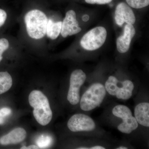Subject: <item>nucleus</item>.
<instances>
[{"label": "nucleus", "instance_id": "nucleus-1", "mask_svg": "<svg viewBox=\"0 0 149 149\" xmlns=\"http://www.w3.org/2000/svg\"><path fill=\"white\" fill-rule=\"evenodd\" d=\"M28 100L34 109L33 115L37 122L43 126L49 124L53 113L47 97L41 91L35 90L29 94Z\"/></svg>", "mask_w": 149, "mask_h": 149}, {"label": "nucleus", "instance_id": "nucleus-2", "mask_svg": "<svg viewBox=\"0 0 149 149\" xmlns=\"http://www.w3.org/2000/svg\"><path fill=\"white\" fill-rule=\"evenodd\" d=\"M48 19L45 13L39 9H33L26 13L24 21L28 36L35 40H40L47 33Z\"/></svg>", "mask_w": 149, "mask_h": 149}, {"label": "nucleus", "instance_id": "nucleus-3", "mask_svg": "<svg viewBox=\"0 0 149 149\" xmlns=\"http://www.w3.org/2000/svg\"><path fill=\"white\" fill-rule=\"evenodd\" d=\"M108 32L105 27L97 26L92 28L83 35L80 45L84 50L92 52L101 48L106 42Z\"/></svg>", "mask_w": 149, "mask_h": 149}, {"label": "nucleus", "instance_id": "nucleus-4", "mask_svg": "<svg viewBox=\"0 0 149 149\" xmlns=\"http://www.w3.org/2000/svg\"><path fill=\"white\" fill-rule=\"evenodd\" d=\"M106 90L102 84L96 83L91 85L84 93L80 101L81 109L90 111L99 106L103 101Z\"/></svg>", "mask_w": 149, "mask_h": 149}, {"label": "nucleus", "instance_id": "nucleus-5", "mask_svg": "<svg viewBox=\"0 0 149 149\" xmlns=\"http://www.w3.org/2000/svg\"><path fill=\"white\" fill-rule=\"evenodd\" d=\"M118 81L114 76H109L105 85L106 91L111 95L116 96L118 99L128 100L132 95L134 84L130 80H125L122 82V86L119 87Z\"/></svg>", "mask_w": 149, "mask_h": 149}, {"label": "nucleus", "instance_id": "nucleus-6", "mask_svg": "<svg viewBox=\"0 0 149 149\" xmlns=\"http://www.w3.org/2000/svg\"><path fill=\"white\" fill-rule=\"evenodd\" d=\"M112 113L115 116L121 118L123 121L117 127L120 132L130 134L139 126L136 118L132 116L131 110L128 107L118 105L113 108Z\"/></svg>", "mask_w": 149, "mask_h": 149}, {"label": "nucleus", "instance_id": "nucleus-7", "mask_svg": "<svg viewBox=\"0 0 149 149\" xmlns=\"http://www.w3.org/2000/svg\"><path fill=\"white\" fill-rule=\"evenodd\" d=\"M87 76L81 69H76L72 72L70 80V87L67 100L71 104L76 105L80 100V91L86 80Z\"/></svg>", "mask_w": 149, "mask_h": 149}, {"label": "nucleus", "instance_id": "nucleus-8", "mask_svg": "<svg viewBox=\"0 0 149 149\" xmlns=\"http://www.w3.org/2000/svg\"><path fill=\"white\" fill-rule=\"evenodd\" d=\"M114 13L115 22L118 27H122L125 24L134 25L136 23V18L134 10L125 1L116 4Z\"/></svg>", "mask_w": 149, "mask_h": 149}, {"label": "nucleus", "instance_id": "nucleus-9", "mask_svg": "<svg viewBox=\"0 0 149 149\" xmlns=\"http://www.w3.org/2000/svg\"><path fill=\"white\" fill-rule=\"evenodd\" d=\"M82 31L75 11L72 9L68 10L62 21L61 32L62 37L66 38L79 34Z\"/></svg>", "mask_w": 149, "mask_h": 149}, {"label": "nucleus", "instance_id": "nucleus-10", "mask_svg": "<svg viewBox=\"0 0 149 149\" xmlns=\"http://www.w3.org/2000/svg\"><path fill=\"white\" fill-rule=\"evenodd\" d=\"M69 130L72 132L91 131L95 128L93 119L84 114H75L70 118L67 123Z\"/></svg>", "mask_w": 149, "mask_h": 149}, {"label": "nucleus", "instance_id": "nucleus-11", "mask_svg": "<svg viewBox=\"0 0 149 149\" xmlns=\"http://www.w3.org/2000/svg\"><path fill=\"white\" fill-rule=\"evenodd\" d=\"M136 35V29L133 24H125L121 35L117 37L116 47L119 53L125 54L129 50L131 42Z\"/></svg>", "mask_w": 149, "mask_h": 149}, {"label": "nucleus", "instance_id": "nucleus-12", "mask_svg": "<svg viewBox=\"0 0 149 149\" xmlns=\"http://www.w3.org/2000/svg\"><path fill=\"white\" fill-rule=\"evenodd\" d=\"M26 135V131L23 128H15L0 139V144L8 145L19 143L25 139Z\"/></svg>", "mask_w": 149, "mask_h": 149}, {"label": "nucleus", "instance_id": "nucleus-13", "mask_svg": "<svg viewBox=\"0 0 149 149\" xmlns=\"http://www.w3.org/2000/svg\"><path fill=\"white\" fill-rule=\"evenodd\" d=\"M134 114L138 123L143 126L149 127V103H141L137 105L135 107Z\"/></svg>", "mask_w": 149, "mask_h": 149}, {"label": "nucleus", "instance_id": "nucleus-14", "mask_svg": "<svg viewBox=\"0 0 149 149\" xmlns=\"http://www.w3.org/2000/svg\"><path fill=\"white\" fill-rule=\"evenodd\" d=\"M62 21H54L49 19L47 24L46 35L52 40H55L61 35Z\"/></svg>", "mask_w": 149, "mask_h": 149}, {"label": "nucleus", "instance_id": "nucleus-15", "mask_svg": "<svg viewBox=\"0 0 149 149\" xmlns=\"http://www.w3.org/2000/svg\"><path fill=\"white\" fill-rule=\"evenodd\" d=\"M12 84L10 74L7 72H0V95L9 91Z\"/></svg>", "mask_w": 149, "mask_h": 149}, {"label": "nucleus", "instance_id": "nucleus-16", "mask_svg": "<svg viewBox=\"0 0 149 149\" xmlns=\"http://www.w3.org/2000/svg\"><path fill=\"white\" fill-rule=\"evenodd\" d=\"M124 1L133 9H142L149 5V0H124Z\"/></svg>", "mask_w": 149, "mask_h": 149}, {"label": "nucleus", "instance_id": "nucleus-17", "mask_svg": "<svg viewBox=\"0 0 149 149\" xmlns=\"http://www.w3.org/2000/svg\"><path fill=\"white\" fill-rule=\"evenodd\" d=\"M52 141V139L50 136H42L37 139V143L40 148H46L50 146Z\"/></svg>", "mask_w": 149, "mask_h": 149}, {"label": "nucleus", "instance_id": "nucleus-18", "mask_svg": "<svg viewBox=\"0 0 149 149\" xmlns=\"http://www.w3.org/2000/svg\"><path fill=\"white\" fill-rule=\"evenodd\" d=\"M8 40L6 38L0 39V62L3 59V54L9 47Z\"/></svg>", "mask_w": 149, "mask_h": 149}, {"label": "nucleus", "instance_id": "nucleus-19", "mask_svg": "<svg viewBox=\"0 0 149 149\" xmlns=\"http://www.w3.org/2000/svg\"><path fill=\"white\" fill-rule=\"evenodd\" d=\"M11 110L8 108H3L0 109V125L3 124L5 118L11 113Z\"/></svg>", "mask_w": 149, "mask_h": 149}, {"label": "nucleus", "instance_id": "nucleus-20", "mask_svg": "<svg viewBox=\"0 0 149 149\" xmlns=\"http://www.w3.org/2000/svg\"><path fill=\"white\" fill-rule=\"evenodd\" d=\"M114 0H84V2L88 4L104 5L111 3Z\"/></svg>", "mask_w": 149, "mask_h": 149}, {"label": "nucleus", "instance_id": "nucleus-21", "mask_svg": "<svg viewBox=\"0 0 149 149\" xmlns=\"http://www.w3.org/2000/svg\"><path fill=\"white\" fill-rule=\"evenodd\" d=\"M7 19V14L6 11L0 9V27L5 24Z\"/></svg>", "mask_w": 149, "mask_h": 149}, {"label": "nucleus", "instance_id": "nucleus-22", "mask_svg": "<svg viewBox=\"0 0 149 149\" xmlns=\"http://www.w3.org/2000/svg\"><path fill=\"white\" fill-rule=\"evenodd\" d=\"M21 149H40V148L38 146H35V145H31L29 146L26 147L23 146L20 148Z\"/></svg>", "mask_w": 149, "mask_h": 149}, {"label": "nucleus", "instance_id": "nucleus-23", "mask_svg": "<svg viewBox=\"0 0 149 149\" xmlns=\"http://www.w3.org/2000/svg\"><path fill=\"white\" fill-rule=\"evenodd\" d=\"M90 149H105V148H104V147L101 146H95L91 147V148H90Z\"/></svg>", "mask_w": 149, "mask_h": 149}, {"label": "nucleus", "instance_id": "nucleus-24", "mask_svg": "<svg viewBox=\"0 0 149 149\" xmlns=\"http://www.w3.org/2000/svg\"><path fill=\"white\" fill-rule=\"evenodd\" d=\"M117 149H127V148L125 147H120L117 148Z\"/></svg>", "mask_w": 149, "mask_h": 149}, {"label": "nucleus", "instance_id": "nucleus-25", "mask_svg": "<svg viewBox=\"0 0 149 149\" xmlns=\"http://www.w3.org/2000/svg\"><path fill=\"white\" fill-rule=\"evenodd\" d=\"M78 149H89L88 148H77Z\"/></svg>", "mask_w": 149, "mask_h": 149}]
</instances>
